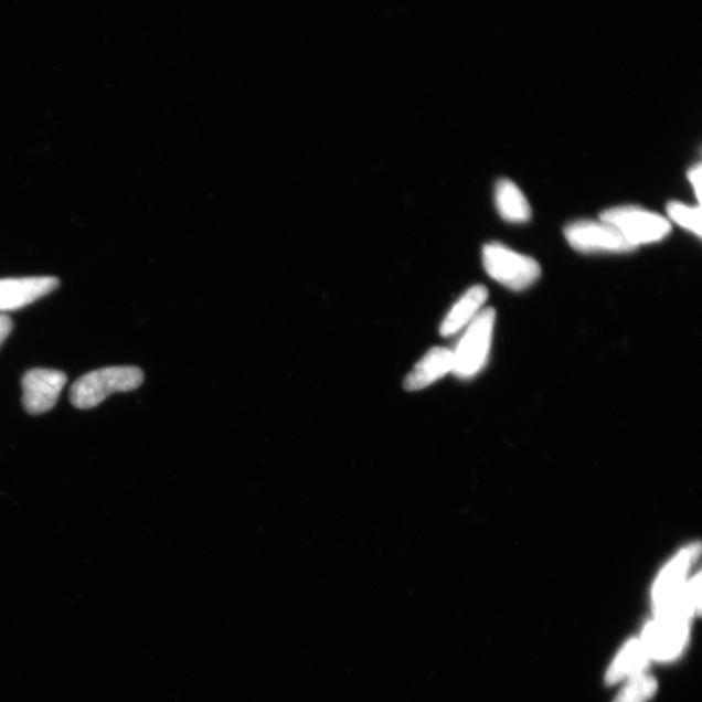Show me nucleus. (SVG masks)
<instances>
[{"instance_id":"nucleus-8","label":"nucleus","mask_w":702,"mask_h":702,"mask_svg":"<svg viewBox=\"0 0 702 702\" xmlns=\"http://www.w3.org/2000/svg\"><path fill=\"white\" fill-rule=\"evenodd\" d=\"M59 288L53 276L0 279V311L23 309Z\"/></svg>"},{"instance_id":"nucleus-12","label":"nucleus","mask_w":702,"mask_h":702,"mask_svg":"<svg viewBox=\"0 0 702 702\" xmlns=\"http://www.w3.org/2000/svg\"><path fill=\"white\" fill-rule=\"evenodd\" d=\"M496 206L502 219L510 223H526L532 216L530 203L522 190L508 179L497 182Z\"/></svg>"},{"instance_id":"nucleus-17","label":"nucleus","mask_w":702,"mask_h":702,"mask_svg":"<svg viewBox=\"0 0 702 702\" xmlns=\"http://www.w3.org/2000/svg\"><path fill=\"white\" fill-rule=\"evenodd\" d=\"M12 320L6 316V313L0 312V347L3 345V342L9 338L12 332Z\"/></svg>"},{"instance_id":"nucleus-1","label":"nucleus","mask_w":702,"mask_h":702,"mask_svg":"<svg viewBox=\"0 0 702 702\" xmlns=\"http://www.w3.org/2000/svg\"><path fill=\"white\" fill-rule=\"evenodd\" d=\"M143 379L142 370L130 365L92 371L72 385V405L82 410L93 408L115 393L137 390Z\"/></svg>"},{"instance_id":"nucleus-15","label":"nucleus","mask_w":702,"mask_h":702,"mask_svg":"<svg viewBox=\"0 0 702 702\" xmlns=\"http://www.w3.org/2000/svg\"><path fill=\"white\" fill-rule=\"evenodd\" d=\"M668 214L672 222L701 237V209L687 206L684 203L670 202Z\"/></svg>"},{"instance_id":"nucleus-11","label":"nucleus","mask_w":702,"mask_h":702,"mask_svg":"<svg viewBox=\"0 0 702 702\" xmlns=\"http://www.w3.org/2000/svg\"><path fill=\"white\" fill-rule=\"evenodd\" d=\"M487 299L488 290L482 285L468 289L446 316L440 329L442 334H455L464 327L470 325L477 318L481 306L486 304Z\"/></svg>"},{"instance_id":"nucleus-13","label":"nucleus","mask_w":702,"mask_h":702,"mask_svg":"<svg viewBox=\"0 0 702 702\" xmlns=\"http://www.w3.org/2000/svg\"><path fill=\"white\" fill-rule=\"evenodd\" d=\"M649 658L641 640L628 642L627 646L621 649L616 661L613 662L608 676H606V682L614 684L627 677L641 674L644 668L647 667Z\"/></svg>"},{"instance_id":"nucleus-6","label":"nucleus","mask_w":702,"mask_h":702,"mask_svg":"<svg viewBox=\"0 0 702 702\" xmlns=\"http://www.w3.org/2000/svg\"><path fill=\"white\" fill-rule=\"evenodd\" d=\"M67 375L62 371L34 369L23 377V405L25 412L40 415L50 412L56 405Z\"/></svg>"},{"instance_id":"nucleus-7","label":"nucleus","mask_w":702,"mask_h":702,"mask_svg":"<svg viewBox=\"0 0 702 702\" xmlns=\"http://www.w3.org/2000/svg\"><path fill=\"white\" fill-rule=\"evenodd\" d=\"M689 636V619L657 618L644 631L642 640L649 657L671 660L683 649Z\"/></svg>"},{"instance_id":"nucleus-5","label":"nucleus","mask_w":702,"mask_h":702,"mask_svg":"<svg viewBox=\"0 0 702 702\" xmlns=\"http://www.w3.org/2000/svg\"><path fill=\"white\" fill-rule=\"evenodd\" d=\"M565 237L576 252L589 253H628L635 251L628 241L603 221H577L565 228Z\"/></svg>"},{"instance_id":"nucleus-9","label":"nucleus","mask_w":702,"mask_h":702,"mask_svg":"<svg viewBox=\"0 0 702 702\" xmlns=\"http://www.w3.org/2000/svg\"><path fill=\"white\" fill-rule=\"evenodd\" d=\"M699 554L700 545H691L683 552H680L677 557L670 562V565L663 570L655 584L653 602L656 606L663 604L682 588L685 574L689 572L693 561L699 557Z\"/></svg>"},{"instance_id":"nucleus-4","label":"nucleus","mask_w":702,"mask_h":702,"mask_svg":"<svg viewBox=\"0 0 702 702\" xmlns=\"http://www.w3.org/2000/svg\"><path fill=\"white\" fill-rule=\"evenodd\" d=\"M494 321L496 311L488 307L468 326L464 339L453 353V371L457 375L471 376L480 370L491 347Z\"/></svg>"},{"instance_id":"nucleus-10","label":"nucleus","mask_w":702,"mask_h":702,"mask_svg":"<svg viewBox=\"0 0 702 702\" xmlns=\"http://www.w3.org/2000/svg\"><path fill=\"white\" fill-rule=\"evenodd\" d=\"M453 370V351L444 348H436L423 358L415 365L405 379L407 391H419L436 382Z\"/></svg>"},{"instance_id":"nucleus-14","label":"nucleus","mask_w":702,"mask_h":702,"mask_svg":"<svg viewBox=\"0 0 702 702\" xmlns=\"http://www.w3.org/2000/svg\"><path fill=\"white\" fill-rule=\"evenodd\" d=\"M657 690L656 680L652 677L641 674L632 677L630 683L619 693L614 702H647Z\"/></svg>"},{"instance_id":"nucleus-3","label":"nucleus","mask_w":702,"mask_h":702,"mask_svg":"<svg viewBox=\"0 0 702 702\" xmlns=\"http://www.w3.org/2000/svg\"><path fill=\"white\" fill-rule=\"evenodd\" d=\"M599 221L613 225L634 247L658 243L671 231L668 219L635 206L605 210Z\"/></svg>"},{"instance_id":"nucleus-2","label":"nucleus","mask_w":702,"mask_h":702,"mask_svg":"<svg viewBox=\"0 0 702 702\" xmlns=\"http://www.w3.org/2000/svg\"><path fill=\"white\" fill-rule=\"evenodd\" d=\"M482 262L493 280L511 290H524L539 280L541 267L526 255L511 251L502 244H488L482 248Z\"/></svg>"},{"instance_id":"nucleus-16","label":"nucleus","mask_w":702,"mask_h":702,"mask_svg":"<svg viewBox=\"0 0 702 702\" xmlns=\"http://www.w3.org/2000/svg\"><path fill=\"white\" fill-rule=\"evenodd\" d=\"M701 164L692 167L689 172V179L692 188L694 189V193H696L699 202H701Z\"/></svg>"}]
</instances>
